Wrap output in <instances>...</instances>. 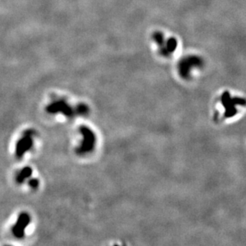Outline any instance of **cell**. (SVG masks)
I'll use <instances>...</instances> for the list:
<instances>
[{
  "label": "cell",
  "instance_id": "6da1fadb",
  "mask_svg": "<svg viewBox=\"0 0 246 246\" xmlns=\"http://www.w3.org/2000/svg\"><path fill=\"white\" fill-rule=\"evenodd\" d=\"M153 38H154L155 43L159 45V50H160L162 54L165 55V56H168V55L171 54L177 48V40L173 37L166 38L164 37V35H163L162 33L156 32L153 35Z\"/></svg>",
  "mask_w": 246,
  "mask_h": 246
},
{
  "label": "cell",
  "instance_id": "7a4b0ae2",
  "mask_svg": "<svg viewBox=\"0 0 246 246\" xmlns=\"http://www.w3.org/2000/svg\"><path fill=\"white\" fill-rule=\"evenodd\" d=\"M80 132L83 135V141H82L81 146H80L77 149V152L78 154H85L89 153L92 150L95 145V138L94 133L89 128L85 126L80 128Z\"/></svg>",
  "mask_w": 246,
  "mask_h": 246
},
{
  "label": "cell",
  "instance_id": "3957f363",
  "mask_svg": "<svg viewBox=\"0 0 246 246\" xmlns=\"http://www.w3.org/2000/svg\"><path fill=\"white\" fill-rule=\"evenodd\" d=\"M202 65V61L200 58L197 56H188L182 60L179 64V72L183 77H188L190 72L196 68L200 67Z\"/></svg>",
  "mask_w": 246,
  "mask_h": 246
},
{
  "label": "cell",
  "instance_id": "277c9868",
  "mask_svg": "<svg viewBox=\"0 0 246 246\" xmlns=\"http://www.w3.org/2000/svg\"><path fill=\"white\" fill-rule=\"evenodd\" d=\"M34 131H26L24 133V136L17 143L16 155L18 158L22 157L26 152L33 147L32 135Z\"/></svg>",
  "mask_w": 246,
  "mask_h": 246
},
{
  "label": "cell",
  "instance_id": "5b68a950",
  "mask_svg": "<svg viewBox=\"0 0 246 246\" xmlns=\"http://www.w3.org/2000/svg\"><path fill=\"white\" fill-rule=\"evenodd\" d=\"M30 222V217L27 213H21L18 216L17 222L13 226L12 232L14 235L18 238H22L25 234V229Z\"/></svg>",
  "mask_w": 246,
  "mask_h": 246
},
{
  "label": "cell",
  "instance_id": "8992f818",
  "mask_svg": "<svg viewBox=\"0 0 246 246\" xmlns=\"http://www.w3.org/2000/svg\"><path fill=\"white\" fill-rule=\"evenodd\" d=\"M46 112L49 113H56L58 112H62L66 116H72L73 115V110L69 107L65 101H57L51 104L46 108Z\"/></svg>",
  "mask_w": 246,
  "mask_h": 246
},
{
  "label": "cell",
  "instance_id": "52a82bcc",
  "mask_svg": "<svg viewBox=\"0 0 246 246\" xmlns=\"http://www.w3.org/2000/svg\"><path fill=\"white\" fill-rule=\"evenodd\" d=\"M222 102L224 108L225 109V114L226 116H232L236 113V105L239 104V100H234V99L230 97L228 92L223 95Z\"/></svg>",
  "mask_w": 246,
  "mask_h": 246
},
{
  "label": "cell",
  "instance_id": "ba28073f",
  "mask_svg": "<svg viewBox=\"0 0 246 246\" xmlns=\"http://www.w3.org/2000/svg\"><path fill=\"white\" fill-rule=\"evenodd\" d=\"M31 174H32V169L29 167H26L25 168H23L22 170V171L20 172L19 174L17 175L16 178V181L17 183L21 184V183H23L25 181L26 179L27 178L30 177Z\"/></svg>",
  "mask_w": 246,
  "mask_h": 246
},
{
  "label": "cell",
  "instance_id": "9c48e42d",
  "mask_svg": "<svg viewBox=\"0 0 246 246\" xmlns=\"http://www.w3.org/2000/svg\"><path fill=\"white\" fill-rule=\"evenodd\" d=\"M39 185V181L37 179H32L29 181V186L32 188H37Z\"/></svg>",
  "mask_w": 246,
  "mask_h": 246
}]
</instances>
